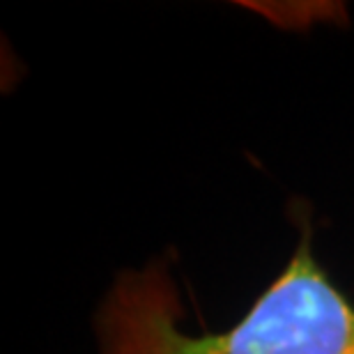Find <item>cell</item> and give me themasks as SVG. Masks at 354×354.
<instances>
[{
	"mask_svg": "<svg viewBox=\"0 0 354 354\" xmlns=\"http://www.w3.org/2000/svg\"><path fill=\"white\" fill-rule=\"evenodd\" d=\"M297 225L286 267L225 331L184 329L168 258L122 269L95 315L99 354H354V301L317 260L308 212H297Z\"/></svg>",
	"mask_w": 354,
	"mask_h": 354,
	"instance_id": "obj_1",
	"label": "cell"
}]
</instances>
